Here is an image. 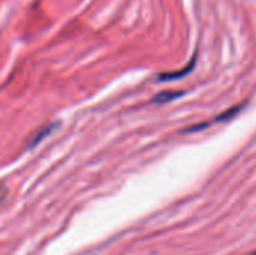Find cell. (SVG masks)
<instances>
[{
  "label": "cell",
  "instance_id": "obj_1",
  "mask_svg": "<svg viewBox=\"0 0 256 255\" xmlns=\"http://www.w3.org/2000/svg\"><path fill=\"white\" fill-rule=\"evenodd\" d=\"M196 59H198V51H195V54L192 56V59H190V62H189L188 66H184L183 69L176 71V72H165V74H160V75H159V80H160V81H172V80L183 78L184 75L190 74V72L195 69V66H196Z\"/></svg>",
  "mask_w": 256,
  "mask_h": 255
},
{
  "label": "cell",
  "instance_id": "obj_2",
  "mask_svg": "<svg viewBox=\"0 0 256 255\" xmlns=\"http://www.w3.org/2000/svg\"><path fill=\"white\" fill-rule=\"evenodd\" d=\"M244 105H246V104L243 102V104H240V105H236V107L228 108L225 113H222V114H219L218 117H214V120L210 122V125H213V123H222V122H230L231 119H234V117L242 111V108H243Z\"/></svg>",
  "mask_w": 256,
  "mask_h": 255
},
{
  "label": "cell",
  "instance_id": "obj_3",
  "mask_svg": "<svg viewBox=\"0 0 256 255\" xmlns=\"http://www.w3.org/2000/svg\"><path fill=\"white\" fill-rule=\"evenodd\" d=\"M184 93L183 92H164V93H159L156 98H154V102L158 104H164V102H168V101H172L178 96H183Z\"/></svg>",
  "mask_w": 256,
  "mask_h": 255
},
{
  "label": "cell",
  "instance_id": "obj_4",
  "mask_svg": "<svg viewBox=\"0 0 256 255\" xmlns=\"http://www.w3.org/2000/svg\"><path fill=\"white\" fill-rule=\"evenodd\" d=\"M6 192H8V191H6L4 185H2V183H0V201L6 197Z\"/></svg>",
  "mask_w": 256,
  "mask_h": 255
},
{
  "label": "cell",
  "instance_id": "obj_5",
  "mask_svg": "<svg viewBox=\"0 0 256 255\" xmlns=\"http://www.w3.org/2000/svg\"><path fill=\"white\" fill-rule=\"evenodd\" d=\"M248 255H256V251H254V252H250V254H248Z\"/></svg>",
  "mask_w": 256,
  "mask_h": 255
}]
</instances>
